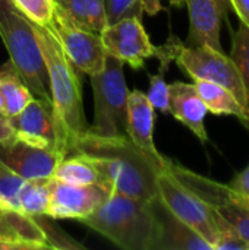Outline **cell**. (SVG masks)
<instances>
[{
  "mask_svg": "<svg viewBox=\"0 0 249 250\" xmlns=\"http://www.w3.org/2000/svg\"><path fill=\"white\" fill-rule=\"evenodd\" d=\"M76 152L97 163L110 193L141 201L157 198V177L164 167L129 138L123 135L100 136L87 130L76 145Z\"/></svg>",
  "mask_w": 249,
  "mask_h": 250,
  "instance_id": "obj_1",
  "label": "cell"
},
{
  "mask_svg": "<svg viewBox=\"0 0 249 250\" xmlns=\"http://www.w3.org/2000/svg\"><path fill=\"white\" fill-rule=\"evenodd\" d=\"M31 23L43 51L48 73L56 138L54 149L62 158H65L76 152L79 139L88 130L82 107L81 82L78 70L69 62L63 47L50 26H41L34 22Z\"/></svg>",
  "mask_w": 249,
  "mask_h": 250,
  "instance_id": "obj_2",
  "label": "cell"
},
{
  "mask_svg": "<svg viewBox=\"0 0 249 250\" xmlns=\"http://www.w3.org/2000/svg\"><path fill=\"white\" fill-rule=\"evenodd\" d=\"M84 223L125 250H157L158 221L153 201L110 193Z\"/></svg>",
  "mask_w": 249,
  "mask_h": 250,
  "instance_id": "obj_3",
  "label": "cell"
},
{
  "mask_svg": "<svg viewBox=\"0 0 249 250\" xmlns=\"http://www.w3.org/2000/svg\"><path fill=\"white\" fill-rule=\"evenodd\" d=\"M0 37L9 60L34 98L51 103L48 73L32 23L10 0H0Z\"/></svg>",
  "mask_w": 249,
  "mask_h": 250,
  "instance_id": "obj_4",
  "label": "cell"
},
{
  "mask_svg": "<svg viewBox=\"0 0 249 250\" xmlns=\"http://www.w3.org/2000/svg\"><path fill=\"white\" fill-rule=\"evenodd\" d=\"M157 193L166 208L203 237L211 249L227 237L238 236L222 214L186 189L166 167L157 177Z\"/></svg>",
  "mask_w": 249,
  "mask_h": 250,
  "instance_id": "obj_5",
  "label": "cell"
},
{
  "mask_svg": "<svg viewBox=\"0 0 249 250\" xmlns=\"http://www.w3.org/2000/svg\"><path fill=\"white\" fill-rule=\"evenodd\" d=\"M125 63L107 54L104 69L91 78L94 92V125L88 132L100 136L122 135L126 127L129 89L123 73Z\"/></svg>",
  "mask_w": 249,
  "mask_h": 250,
  "instance_id": "obj_6",
  "label": "cell"
},
{
  "mask_svg": "<svg viewBox=\"0 0 249 250\" xmlns=\"http://www.w3.org/2000/svg\"><path fill=\"white\" fill-rule=\"evenodd\" d=\"M173 62L194 81H210L225 86L247 108L244 83L230 56L210 47H189L175 37Z\"/></svg>",
  "mask_w": 249,
  "mask_h": 250,
  "instance_id": "obj_7",
  "label": "cell"
},
{
  "mask_svg": "<svg viewBox=\"0 0 249 250\" xmlns=\"http://www.w3.org/2000/svg\"><path fill=\"white\" fill-rule=\"evenodd\" d=\"M48 26L57 37L69 62L78 72L94 76L104 69L107 51L98 34L73 25L56 9Z\"/></svg>",
  "mask_w": 249,
  "mask_h": 250,
  "instance_id": "obj_8",
  "label": "cell"
},
{
  "mask_svg": "<svg viewBox=\"0 0 249 250\" xmlns=\"http://www.w3.org/2000/svg\"><path fill=\"white\" fill-rule=\"evenodd\" d=\"M107 54L128 63L134 69H141L145 60L156 57L157 47L153 45L150 37L139 18H125L100 34Z\"/></svg>",
  "mask_w": 249,
  "mask_h": 250,
  "instance_id": "obj_9",
  "label": "cell"
},
{
  "mask_svg": "<svg viewBox=\"0 0 249 250\" xmlns=\"http://www.w3.org/2000/svg\"><path fill=\"white\" fill-rule=\"evenodd\" d=\"M60 160L53 148L34 145L15 135L0 141V161L25 180L53 177Z\"/></svg>",
  "mask_w": 249,
  "mask_h": 250,
  "instance_id": "obj_10",
  "label": "cell"
},
{
  "mask_svg": "<svg viewBox=\"0 0 249 250\" xmlns=\"http://www.w3.org/2000/svg\"><path fill=\"white\" fill-rule=\"evenodd\" d=\"M110 195L103 185L76 186L51 177L47 215L54 220H79L91 215Z\"/></svg>",
  "mask_w": 249,
  "mask_h": 250,
  "instance_id": "obj_11",
  "label": "cell"
},
{
  "mask_svg": "<svg viewBox=\"0 0 249 250\" xmlns=\"http://www.w3.org/2000/svg\"><path fill=\"white\" fill-rule=\"evenodd\" d=\"M189 13V32L186 45L222 50L220 31L226 19L229 0H183Z\"/></svg>",
  "mask_w": 249,
  "mask_h": 250,
  "instance_id": "obj_12",
  "label": "cell"
},
{
  "mask_svg": "<svg viewBox=\"0 0 249 250\" xmlns=\"http://www.w3.org/2000/svg\"><path fill=\"white\" fill-rule=\"evenodd\" d=\"M154 122L156 110L151 105L147 94L139 89L129 91L126 108V127L128 138L160 166L166 167L167 158L163 157L154 144Z\"/></svg>",
  "mask_w": 249,
  "mask_h": 250,
  "instance_id": "obj_13",
  "label": "cell"
},
{
  "mask_svg": "<svg viewBox=\"0 0 249 250\" xmlns=\"http://www.w3.org/2000/svg\"><path fill=\"white\" fill-rule=\"evenodd\" d=\"M9 123L15 136L34 145L54 149L56 138L51 103L32 98L18 114L9 117Z\"/></svg>",
  "mask_w": 249,
  "mask_h": 250,
  "instance_id": "obj_14",
  "label": "cell"
},
{
  "mask_svg": "<svg viewBox=\"0 0 249 250\" xmlns=\"http://www.w3.org/2000/svg\"><path fill=\"white\" fill-rule=\"evenodd\" d=\"M170 114L186 126L203 144L208 142L205 116L208 113L194 83L176 81L169 85Z\"/></svg>",
  "mask_w": 249,
  "mask_h": 250,
  "instance_id": "obj_15",
  "label": "cell"
},
{
  "mask_svg": "<svg viewBox=\"0 0 249 250\" xmlns=\"http://www.w3.org/2000/svg\"><path fill=\"white\" fill-rule=\"evenodd\" d=\"M153 207L158 221L157 250H213L203 237L166 208L158 195L153 199Z\"/></svg>",
  "mask_w": 249,
  "mask_h": 250,
  "instance_id": "obj_16",
  "label": "cell"
},
{
  "mask_svg": "<svg viewBox=\"0 0 249 250\" xmlns=\"http://www.w3.org/2000/svg\"><path fill=\"white\" fill-rule=\"evenodd\" d=\"M0 240L28 243L38 250L50 249L41 224L19 209L0 205Z\"/></svg>",
  "mask_w": 249,
  "mask_h": 250,
  "instance_id": "obj_17",
  "label": "cell"
},
{
  "mask_svg": "<svg viewBox=\"0 0 249 250\" xmlns=\"http://www.w3.org/2000/svg\"><path fill=\"white\" fill-rule=\"evenodd\" d=\"M56 10L73 25L94 34L107 26L104 0H54Z\"/></svg>",
  "mask_w": 249,
  "mask_h": 250,
  "instance_id": "obj_18",
  "label": "cell"
},
{
  "mask_svg": "<svg viewBox=\"0 0 249 250\" xmlns=\"http://www.w3.org/2000/svg\"><path fill=\"white\" fill-rule=\"evenodd\" d=\"M194 85L207 110L217 116H235L249 125L248 110L225 86L210 81H194Z\"/></svg>",
  "mask_w": 249,
  "mask_h": 250,
  "instance_id": "obj_19",
  "label": "cell"
},
{
  "mask_svg": "<svg viewBox=\"0 0 249 250\" xmlns=\"http://www.w3.org/2000/svg\"><path fill=\"white\" fill-rule=\"evenodd\" d=\"M53 179L76 186H87V185L104 186V180L97 163L88 155L81 152L70 154L62 158L54 170Z\"/></svg>",
  "mask_w": 249,
  "mask_h": 250,
  "instance_id": "obj_20",
  "label": "cell"
},
{
  "mask_svg": "<svg viewBox=\"0 0 249 250\" xmlns=\"http://www.w3.org/2000/svg\"><path fill=\"white\" fill-rule=\"evenodd\" d=\"M0 92L4 100V113L7 117L18 114L34 98L10 60L0 67Z\"/></svg>",
  "mask_w": 249,
  "mask_h": 250,
  "instance_id": "obj_21",
  "label": "cell"
},
{
  "mask_svg": "<svg viewBox=\"0 0 249 250\" xmlns=\"http://www.w3.org/2000/svg\"><path fill=\"white\" fill-rule=\"evenodd\" d=\"M50 179L25 180L19 190V209L32 217H45L50 204Z\"/></svg>",
  "mask_w": 249,
  "mask_h": 250,
  "instance_id": "obj_22",
  "label": "cell"
},
{
  "mask_svg": "<svg viewBox=\"0 0 249 250\" xmlns=\"http://www.w3.org/2000/svg\"><path fill=\"white\" fill-rule=\"evenodd\" d=\"M230 59L235 62L245 89L247 108L249 113V26L241 22L236 31H232Z\"/></svg>",
  "mask_w": 249,
  "mask_h": 250,
  "instance_id": "obj_23",
  "label": "cell"
},
{
  "mask_svg": "<svg viewBox=\"0 0 249 250\" xmlns=\"http://www.w3.org/2000/svg\"><path fill=\"white\" fill-rule=\"evenodd\" d=\"M16 9L31 22L48 26L54 16V0H10Z\"/></svg>",
  "mask_w": 249,
  "mask_h": 250,
  "instance_id": "obj_24",
  "label": "cell"
},
{
  "mask_svg": "<svg viewBox=\"0 0 249 250\" xmlns=\"http://www.w3.org/2000/svg\"><path fill=\"white\" fill-rule=\"evenodd\" d=\"M169 69L167 63H160L158 72L156 75H150V88L147 97L154 107L163 114H170V103H169V83H166L164 75Z\"/></svg>",
  "mask_w": 249,
  "mask_h": 250,
  "instance_id": "obj_25",
  "label": "cell"
},
{
  "mask_svg": "<svg viewBox=\"0 0 249 250\" xmlns=\"http://www.w3.org/2000/svg\"><path fill=\"white\" fill-rule=\"evenodd\" d=\"M25 179L13 173L0 161V199L9 208L19 209V190L22 189ZM21 211V209H19Z\"/></svg>",
  "mask_w": 249,
  "mask_h": 250,
  "instance_id": "obj_26",
  "label": "cell"
},
{
  "mask_svg": "<svg viewBox=\"0 0 249 250\" xmlns=\"http://www.w3.org/2000/svg\"><path fill=\"white\" fill-rule=\"evenodd\" d=\"M107 25L125 18H139L144 13L142 0H104Z\"/></svg>",
  "mask_w": 249,
  "mask_h": 250,
  "instance_id": "obj_27",
  "label": "cell"
},
{
  "mask_svg": "<svg viewBox=\"0 0 249 250\" xmlns=\"http://www.w3.org/2000/svg\"><path fill=\"white\" fill-rule=\"evenodd\" d=\"M233 192L248 196L249 198V166L241 173H238L235 176V179L230 182V185H227Z\"/></svg>",
  "mask_w": 249,
  "mask_h": 250,
  "instance_id": "obj_28",
  "label": "cell"
},
{
  "mask_svg": "<svg viewBox=\"0 0 249 250\" xmlns=\"http://www.w3.org/2000/svg\"><path fill=\"white\" fill-rule=\"evenodd\" d=\"M229 4L236 12L239 21L249 26V0H229Z\"/></svg>",
  "mask_w": 249,
  "mask_h": 250,
  "instance_id": "obj_29",
  "label": "cell"
},
{
  "mask_svg": "<svg viewBox=\"0 0 249 250\" xmlns=\"http://www.w3.org/2000/svg\"><path fill=\"white\" fill-rule=\"evenodd\" d=\"M0 250H38L35 246L28 243H18V242H6L0 240Z\"/></svg>",
  "mask_w": 249,
  "mask_h": 250,
  "instance_id": "obj_30",
  "label": "cell"
},
{
  "mask_svg": "<svg viewBox=\"0 0 249 250\" xmlns=\"http://www.w3.org/2000/svg\"><path fill=\"white\" fill-rule=\"evenodd\" d=\"M12 135H13V130L9 123V117L4 114H0V141H4Z\"/></svg>",
  "mask_w": 249,
  "mask_h": 250,
  "instance_id": "obj_31",
  "label": "cell"
},
{
  "mask_svg": "<svg viewBox=\"0 0 249 250\" xmlns=\"http://www.w3.org/2000/svg\"><path fill=\"white\" fill-rule=\"evenodd\" d=\"M230 189V188H229ZM230 196H232V199L236 202V204H239L241 207H244V208H247L249 211V198L248 196H244V195H239V193H236V192H233L232 189H230Z\"/></svg>",
  "mask_w": 249,
  "mask_h": 250,
  "instance_id": "obj_32",
  "label": "cell"
},
{
  "mask_svg": "<svg viewBox=\"0 0 249 250\" xmlns=\"http://www.w3.org/2000/svg\"><path fill=\"white\" fill-rule=\"evenodd\" d=\"M0 114H4L6 116V113H4V100H3L1 92H0Z\"/></svg>",
  "mask_w": 249,
  "mask_h": 250,
  "instance_id": "obj_33",
  "label": "cell"
},
{
  "mask_svg": "<svg viewBox=\"0 0 249 250\" xmlns=\"http://www.w3.org/2000/svg\"><path fill=\"white\" fill-rule=\"evenodd\" d=\"M169 1H170V4H173L176 7H181L183 4V0H169Z\"/></svg>",
  "mask_w": 249,
  "mask_h": 250,
  "instance_id": "obj_34",
  "label": "cell"
},
{
  "mask_svg": "<svg viewBox=\"0 0 249 250\" xmlns=\"http://www.w3.org/2000/svg\"><path fill=\"white\" fill-rule=\"evenodd\" d=\"M0 205H4V204H3V201H1V199H0ZM4 207H6V205H4Z\"/></svg>",
  "mask_w": 249,
  "mask_h": 250,
  "instance_id": "obj_35",
  "label": "cell"
}]
</instances>
